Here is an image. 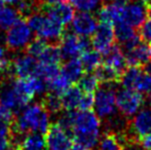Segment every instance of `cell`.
<instances>
[{
    "instance_id": "1",
    "label": "cell",
    "mask_w": 151,
    "mask_h": 150,
    "mask_svg": "<svg viewBox=\"0 0 151 150\" xmlns=\"http://www.w3.org/2000/svg\"><path fill=\"white\" fill-rule=\"evenodd\" d=\"M71 137L75 143L93 149L101 138V120L91 110L72 111Z\"/></svg>"
},
{
    "instance_id": "2",
    "label": "cell",
    "mask_w": 151,
    "mask_h": 150,
    "mask_svg": "<svg viewBox=\"0 0 151 150\" xmlns=\"http://www.w3.org/2000/svg\"><path fill=\"white\" fill-rule=\"evenodd\" d=\"M27 24L38 37L48 43L59 44L63 37L64 26L40 11H35L26 19Z\"/></svg>"
},
{
    "instance_id": "3",
    "label": "cell",
    "mask_w": 151,
    "mask_h": 150,
    "mask_svg": "<svg viewBox=\"0 0 151 150\" xmlns=\"http://www.w3.org/2000/svg\"><path fill=\"white\" fill-rule=\"evenodd\" d=\"M116 83H102L93 94V110L100 119L107 120L116 114Z\"/></svg>"
},
{
    "instance_id": "4",
    "label": "cell",
    "mask_w": 151,
    "mask_h": 150,
    "mask_svg": "<svg viewBox=\"0 0 151 150\" xmlns=\"http://www.w3.org/2000/svg\"><path fill=\"white\" fill-rule=\"evenodd\" d=\"M33 39V33L26 20L20 19L7 30L5 37V47L12 55L25 52L27 45Z\"/></svg>"
},
{
    "instance_id": "5",
    "label": "cell",
    "mask_w": 151,
    "mask_h": 150,
    "mask_svg": "<svg viewBox=\"0 0 151 150\" xmlns=\"http://www.w3.org/2000/svg\"><path fill=\"white\" fill-rule=\"evenodd\" d=\"M145 103V98L139 92L122 88L116 92V107L124 117H133Z\"/></svg>"
},
{
    "instance_id": "6",
    "label": "cell",
    "mask_w": 151,
    "mask_h": 150,
    "mask_svg": "<svg viewBox=\"0 0 151 150\" xmlns=\"http://www.w3.org/2000/svg\"><path fill=\"white\" fill-rule=\"evenodd\" d=\"M91 45V40H88V37H80L73 32L64 33L59 42V47L64 60L77 59L83 52L90 50Z\"/></svg>"
},
{
    "instance_id": "7",
    "label": "cell",
    "mask_w": 151,
    "mask_h": 150,
    "mask_svg": "<svg viewBox=\"0 0 151 150\" xmlns=\"http://www.w3.org/2000/svg\"><path fill=\"white\" fill-rule=\"evenodd\" d=\"M129 142H138L142 137L151 132V107L140 109L132 117L127 126Z\"/></svg>"
},
{
    "instance_id": "8",
    "label": "cell",
    "mask_w": 151,
    "mask_h": 150,
    "mask_svg": "<svg viewBox=\"0 0 151 150\" xmlns=\"http://www.w3.org/2000/svg\"><path fill=\"white\" fill-rule=\"evenodd\" d=\"M38 11L50 17V19L60 23L63 26L70 24L75 16L74 7L69 2H66L64 0L56 3H41L38 8Z\"/></svg>"
},
{
    "instance_id": "9",
    "label": "cell",
    "mask_w": 151,
    "mask_h": 150,
    "mask_svg": "<svg viewBox=\"0 0 151 150\" xmlns=\"http://www.w3.org/2000/svg\"><path fill=\"white\" fill-rule=\"evenodd\" d=\"M12 67L16 78H29L37 75L39 62L26 52L12 55Z\"/></svg>"
},
{
    "instance_id": "10",
    "label": "cell",
    "mask_w": 151,
    "mask_h": 150,
    "mask_svg": "<svg viewBox=\"0 0 151 150\" xmlns=\"http://www.w3.org/2000/svg\"><path fill=\"white\" fill-rule=\"evenodd\" d=\"M14 78L5 79L3 83L0 85V105L9 109L16 115H18L27 106L22 102L14 90Z\"/></svg>"
},
{
    "instance_id": "11",
    "label": "cell",
    "mask_w": 151,
    "mask_h": 150,
    "mask_svg": "<svg viewBox=\"0 0 151 150\" xmlns=\"http://www.w3.org/2000/svg\"><path fill=\"white\" fill-rule=\"evenodd\" d=\"M113 25L106 23H98L93 34L91 35V43L93 50H98L101 55L106 52L114 44Z\"/></svg>"
},
{
    "instance_id": "12",
    "label": "cell",
    "mask_w": 151,
    "mask_h": 150,
    "mask_svg": "<svg viewBox=\"0 0 151 150\" xmlns=\"http://www.w3.org/2000/svg\"><path fill=\"white\" fill-rule=\"evenodd\" d=\"M46 150H70L73 145L72 137L57 123H52L46 132Z\"/></svg>"
},
{
    "instance_id": "13",
    "label": "cell",
    "mask_w": 151,
    "mask_h": 150,
    "mask_svg": "<svg viewBox=\"0 0 151 150\" xmlns=\"http://www.w3.org/2000/svg\"><path fill=\"white\" fill-rule=\"evenodd\" d=\"M148 10L145 4L138 1H129L122 7L121 20L131 25L133 28H140L147 20Z\"/></svg>"
},
{
    "instance_id": "14",
    "label": "cell",
    "mask_w": 151,
    "mask_h": 150,
    "mask_svg": "<svg viewBox=\"0 0 151 150\" xmlns=\"http://www.w3.org/2000/svg\"><path fill=\"white\" fill-rule=\"evenodd\" d=\"M98 26V20L91 12L79 11L71 22V30L80 37H90Z\"/></svg>"
},
{
    "instance_id": "15",
    "label": "cell",
    "mask_w": 151,
    "mask_h": 150,
    "mask_svg": "<svg viewBox=\"0 0 151 150\" xmlns=\"http://www.w3.org/2000/svg\"><path fill=\"white\" fill-rule=\"evenodd\" d=\"M127 66H142L151 60V46L144 41H140L131 50L123 52Z\"/></svg>"
},
{
    "instance_id": "16",
    "label": "cell",
    "mask_w": 151,
    "mask_h": 150,
    "mask_svg": "<svg viewBox=\"0 0 151 150\" xmlns=\"http://www.w3.org/2000/svg\"><path fill=\"white\" fill-rule=\"evenodd\" d=\"M103 59V64L113 68L115 71L121 75V73L127 69V63L125 60V57L123 52L118 45H112L106 52L102 55Z\"/></svg>"
},
{
    "instance_id": "17",
    "label": "cell",
    "mask_w": 151,
    "mask_h": 150,
    "mask_svg": "<svg viewBox=\"0 0 151 150\" xmlns=\"http://www.w3.org/2000/svg\"><path fill=\"white\" fill-rule=\"evenodd\" d=\"M129 142L125 134H115L107 132L98 143V150H123V147Z\"/></svg>"
},
{
    "instance_id": "18",
    "label": "cell",
    "mask_w": 151,
    "mask_h": 150,
    "mask_svg": "<svg viewBox=\"0 0 151 150\" xmlns=\"http://www.w3.org/2000/svg\"><path fill=\"white\" fill-rule=\"evenodd\" d=\"M83 72L84 69L78 59L67 60V62L61 67V74L66 77V79L71 84L78 82V80L83 75Z\"/></svg>"
},
{
    "instance_id": "19",
    "label": "cell",
    "mask_w": 151,
    "mask_h": 150,
    "mask_svg": "<svg viewBox=\"0 0 151 150\" xmlns=\"http://www.w3.org/2000/svg\"><path fill=\"white\" fill-rule=\"evenodd\" d=\"M82 90L78 86H69L61 96L63 109L66 111H75L79 108L82 98Z\"/></svg>"
},
{
    "instance_id": "20",
    "label": "cell",
    "mask_w": 151,
    "mask_h": 150,
    "mask_svg": "<svg viewBox=\"0 0 151 150\" xmlns=\"http://www.w3.org/2000/svg\"><path fill=\"white\" fill-rule=\"evenodd\" d=\"M18 150H46L45 138L40 133H28L19 144Z\"/></svg>"
},
{
    "instance_id": "21",
    "label": "cell",
    "mask_w": 151,
    "mask_h": 150,
    "mask_svg": "<svg viewBox=\"0 0 151 150\" xmlns=\"http://www.w3.org/2000/svg\"><path fill=\"white\" fill-rule=\"evenodd\" d=\"M37 59L39 64L42 65H60L63 58L59 44L48 43Z\"/></svg>"
},
{
    "instance_id": "22",
    "label": "cell",
    "mask_w": 151,
    "mask_h": 150,
    "mask_svg": "<svg viewBox=\"0 0 151 150\" xmlns=\"http://www.w3.org/2000/svg\"><path fill=\"white\" fill-rule=\"evenodd\" d=\"M80 62L82 64L84 71L86 72H93L96 69L102 64L103 59L98 50H88L83 52L80 56Z\"/></svg>"
},
{
    "instance_id": "23",
    "label": "cell",
    "mask_w": 151,
    "mask_h": 150,
    "mask_svg": "<svg viewBox=\"0 0 151 150\" xmlns=\"http://www.w3.org/2000/svg\"><path fill=\"white\" fill-rule=\"evenodd\" d=\"M20 19L22 18H21L19 11L16 9V7L3 6L0 9V29L3 31H7Z\"/></svg>"
},
{
    "instance_id": "24",
    "label": "cell",
    "mask_w": 151,
    "mask_h": 150,
    "mask_svg": "<svg viewBox=\"0 0 151 150\" xmlns=\"http://www.w3.org/2000/svg\"><path fill=\"white\" fill-rule=\"evenodd\" d=\"M143 71L141 70L139 66H129L127 67L124 71L121 73L119 81L122 85V88H132L135 90L136 83L138 79L141 76Z\"/></svg>"
},
{
    "instance_id": "25",
    "label": "cell",
    "mask_w": 151,
    "mask_h": 150,
    "mask_svg": "<svg viewBox=\"0 0 151 150\" xmlns=\"http://www.w3.org/2000/svg\"><path fill=\"white\" fill-rule=\"evenodd\" d=\"M41 104L50 114H59L63 110L61 96L54 92H50V90H47L44 94Z\"/></svg>"
},
{
    "instance_id": "26",
    "label": "cell",
    "mask_w": 151,
    "mask_h": 150,
    "mask_svg": "<svg viewBox=\"0 0 151 150\" xmlns=\"http://www.w3.org/2000/svg\"><path fill=\"white\" fill-rule=\"evenodd\" d=\"M95 74L101 83H116L120 78V74L117 71L103 63L96 69Z\"/></svg>"
},
{
    "instance_id": "27",
    "label": "cell",
    "mask_w": 151,
    "mask_h": 150,
    "mask_svg": "<svg viewBox=\"0 0 151 150\" xmlns=\"http://www.w3.org/2000/svg\"><path fill=\"white\" fill-rule=\"evenodd\" d=\"M113 30H114V37L119 43H124L132 37L136 35L135 28L129 25L124 21H119V22L115 23L113 25Z\"/></svg>"
},
{
    "instance_id": "28",
    "label": "cell",
    "mask_w": 151,
    "mask_h": 150,
    "mask_svg": "<svg viewBox=\"0 0 151 150\" xmlns=\"http://www.w3.org/2000/svg\"><path fill=\"white\" fill-rule=\"evenodd\" d=\"M100 86V81L95 73L88 72L81 76L78 80V88L86 94H95Z\"/></svg>"
},
{
    "instance_id": "29",
    "label": "cell",
    "mask_w": 151,
    "mask_h": 150,
    "mask_svg": "<svg viewBox=\"0 0 151 150\" xmlns=\"http://www.w3.org/2000/svg\"><path fill=\"white\" fill-rule=\"evenodd\" d=\"M14 117L16 114L12 111L0 105V136L9 135L10 126Z\"/></svg>"
},
{
    "instance_id": "30",
    "label": "cell",
    "mask_w": 151,
    "mask_h": 150,
    "mask_svg": "<svg viewBox=\"0 0 151 150\" xmlns=\"http://www.w3.org/2000/svg\"><path fill=\"white\" fill-rule=\"evenodd\" d=\"M47 85H48V90L50 92H54L56 94L62 96L63 93L67 90L69 86H71V83L66 79V77H64L63 75L60 74L57 75L55 78H52V80L47 81Z\"/></svg>"
},
{
    "instance_id": "31",
    "label": "cell",
    "mask_w": 151,
    "mask_h": 150,
    "mask_svg": "<svg viewBox=\"0 0 151 150\" xmlns=\"http://www.w3.org/2000/svg\"><path fill=\"white\" fill-rule=\"evenodd\" d=\"M69 3L78 11L91 12L99 9L101 0H69Z\"/></svg>"
},
{
    "instance_id": "32",
    "label": "cell",
    "mask_w": 151,
    "mask_h": 150,
    "mask_svg": "<svg viewBox=\"0 0 151 150\" xmlns=\"http://www.w3.org/2000/svg\"><path fill=\"white\" fill-rule=\"evenodd\" d=\"M47 44H48V42H46L44 39H42V38L37 36L36 38H33V39L31 40L30 43L27 45L25 52L37 59L38 57L41 55V52H43L44 48L46 47Z\"/></svg>"
},
{
    "instance_id": "33",
    "label": "cell",
    "mask_w": 151,
    "mask_h": 150,
    "mask_svg": "<svg viewBox=\"0 0 151 150\" xmlns=\"http://www.w3.org/2000/svg\"><path fill=\"white\" fill-rule=\"evenodd\" d=\"M135 90L139 92L142 95H146L148 98H151V75L143 70L141 76L136 83Z\"/></svg>"
},
{
    "instance_id": "34",
    "label": "cell",
    "mask_w": 151,
    "mask_h": 150,
    "mask_svg": "<svg viewBox=\"0 0 151 150\" xmlns=\"http://www.w3.org/2000/svg\"><path fill=\"white\" fill-rule=\"evenodd\" d=\"M140 37L144 42L151 44V19L146 20L140 27Z\"/></svg>"
},
{
    "instance_id": "35",
    "label": "cell",
    "mask_w": 151,
    "mask_h": 150,
    "mask_svg": "<svg viewBox=\"0 0 151 150\" xmlns=\"http://www.w3.org/2000/svg\"><path fill=\"white\" fill-rule=\"evenodd\" d=\"M93 107V94H86L83 93L80 100L78 110H91Z\"/></svg>"
},
{
    "instance_id": "36",
    "label": "cell",
    "mask_w": 151,
    "mask_h": 150,
    "mask_svg": "<svg viewBox=\"0 0 151 150\" xmlns=\"http://www.w3.org/2000/svg\"><path fill=\"white\" fill-rule=\"evenodd\" d=\"M0 150H17L8 135L0 136Z\"/></svg>"
},
{
    "instance_id": "37",
    "label": "cell",
    "mask_w": 151,
    "mask_h": 150,
    "mask_svg": "<svg viewBox=\"0 0 151 150\" xmlns=\"http://www.w3.org/2000/svg\"><path fill=\"white\" fill-rule=\"evenodd\" d=\"M141 147L144 150H151V132L149 134L145 135L144 137H142L139 141H138Z\"/></svg>"
},
{
    "instance_id": "38",
    "label": "cell",
    "mask_w": 151,
    "mask_h": 150,
    "mask_svg": "<svg viewBox=\"0 0 151 150\" xmlns=\"http://www.w3.org/2000/svg\"><path fill=\"white\" fill-rule=\"evenodd\" d=\"M123 150H144L138 142H127L123 147Z\"/></svg>"
},
{
    "instance_id": "39",
    "label": "cell",
    "mask_w": 151,
    "mask_h": 150,
    "mask_svg": "<svg viewBox=\"0 0 151 150\" xmlns=\"http://www.w3.org/2000/svg\"><path fill=\"white\" fill-rule=\"evenodd\" d=\"M6 57H7V50L6 47H4L3 44H0V62L4 60Z\"/></svg>"
},
{
    "instance_id": "40",
    "label": "cell",
    "mask_w": 151,
    "mask_h": 150,
    "mask_svg": "<svg viewBox=\"0 0 151 150\" xmlns=\"http://www.w3.org/2000/svg\"><path fill=\"white\" fill-rule=\"evenodd\" d=\"M144 71H145L146 73H148V74L151 75V60L148 61V62L144 65Z\"/></svg>"
},
{
    "instance_id": "41",
    "label": "cell",
    "mask_w": 151,
    "mask_h": 150,
    "mask_svg": "<svg viewBox=\"0 0 151 150\" xmlns=\"http://www.w3.org/2000/svg\"><path fill=\"white\" fill-rule=\"evenodd\" d=\"M70 150H90V149L86 148V147H83L82 145L77 144V143H76L75 145H72V147H71V149H70Z\"/></svg>"
},
{
    "instance_id": "42",
    "label": "cell",
    "mask_w": 151,
    "mask_h": 150,
    "mask_svg": "<svg viewBox=\"0 0 151 150\" xmlns=\"http://www.w3.org/2000/svg\"><path fill=\"white\" fill-rule=\"evenodd\" d=\"M40 3H56L59 1H63V0H39Z\"/></svg>"
},
{
    "instance_id": "43",
    "label": "cell",
    "mask_w": 151,
    "mask_h": 150,
    "mask_svg": "<svg viewBox=\"0 0 151 150\" xmlns=\"http://www.w3.org/2000/svg\"><path fill=\"white\" fill-rule=\"evenodd\" d=\"M135 1H138V2H140V3H143V4H145V5H147V4H149L151 2V0H135Z\"/></svg>"
},
{
    "instance_id": "44",
    "label": "cell",
    "mask_w": 151,
    "mask_h": 150,
    "mask_svg": "<svg viewBox=\"0 0 151 150\" xmlns=\"http://www.w3.org/2000/svg\"><path fill=\"white\" fill-rule=\"evenodd\" d=\"M5 80V77H4L3 73L1 72V70H0V85H1L2 83H3V81Z\"/></svg>"
},
{
    "instance_id": "45",
    "label": "cell",
    "mask_w": 151,
    "mask_h": 150,
    "mask_svg": "<svg viewBox=\"0 0 151 150\" xmlns=\"http://www.w3.org/2000/svg\"><path fill=\"white\" fill-rule=\"evenodd\" d=\"M147 10H148V16H149V17H150V19H151V2H150L149 4H148Z\"/></svg>"
},
{
    "instance_id": "46",
    "label": "cell",
    "mask_w": 151,
    "mask_h": 150,
    "mask_svg": "<svg viewBox=\"0 0 151 150\" xmlns=\"http://www.w3.org/2000/svg\"><path fill=\"white\" fill-rule=\"evenodd\" d=\"M18 1V0H4V2H7V3H10V4H12L14 5L16 2Z\"/></svg>"
},
{
    "instance_id": "47",
    "label": "cell",
    "mask_w": 151,
    "mask_h": 150,
    "mask_svg": "<svg viewBox=\"0 0 151 150\" xmlns=\"http://www.w3.org/2000/svg\"><path fill=\"white\" fill-rule=\"evenodd\" d=\"M4 6V0H0V9Z\"/></svg>"
},
{
    "instance_id": "48",
    "label": "cell",
    "mask_w": 151,
    "mask_h": 150,
    "mask_svg": "<svg viewBox=\"0 0 151 150\" xmlns=\"http://www.w3.org/2000/svg\"><path fill=\"white\" fill-rule=\"evenodd\" d=\"M101 1H103V2H113L114 0H101Z\"/></svg>"
}]
</instances>
